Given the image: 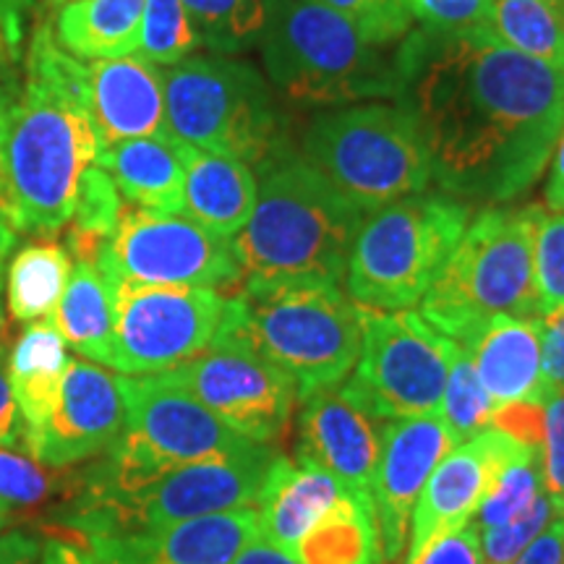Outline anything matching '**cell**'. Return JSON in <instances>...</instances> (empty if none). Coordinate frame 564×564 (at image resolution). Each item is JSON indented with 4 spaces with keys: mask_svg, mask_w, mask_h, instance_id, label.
Masks as SVG:
<instances>
[{
    "mask_svg": "<svg viewBox=\"0 0 564 564\" xmlns=\"http://www.w3.org/2000/svg\"><path fill=\"white\" fill-rule=\"evenodd\" d=\"M398 102L413 112L444 194L507 204L539 183L564 126V74L489 30L408 32Z\"/></svg>",
    "mask_w": 564,
    "mask_h": 564,
    "instance_id": "1",
    "label": "cell"
},
{
    "mask_svg": "<svg viewBox=\"0 0 564 564\" xmlns=\"http://www.w3.org/2000/svg\"><path fill=\"white\" fill-rule=\"evenodd\" d=\"M100 152L84 61L37 21L24 82L0 87V209L19 232L53 238L74 217L79 181Z\"/></svg>",
    "mask_w": 564,
    "mask_h": 564,
    "instance_id": "2",
    "label": "cell"
},
{
    "mask_svg": "<svg viewBox=\"0 0 564 564\" xmlns=\"http://www.w3.org/2000/svg\"><path fill=\"white\" fill-rule=\"evenodd\" d=\"M257 204L230 241L243 282L340 285L366 215L356 209L291 141L257 165Z\"/></svg>",
    "mask_w": 564,
    "mask_h": 564,
    "instance_id": "3",
    "label": "cell"
},
{
    "mask_svg": "<svg viewBox=\"0 0 564 564\" xmlns=\"http://www.w3.org/2000/svg\"><path fill=\"white\" fill-rule=\"evenodd\" d=\"M209 348L262 358L306 400L350 377L361 350V306L329 282H243L225 303Z\"/></svg>",
    "mask_w": 564,
    "mask_h": 564,
    "instance_id": "4",
    "label": "cell"
},
{
    "mask_svg": "<svg viewBox=\"0 0 564 564\" xmlns=\"http://www.w3.org/2000/svg\"><path fill=\"white\" fill-rule=\"evenodd\" d=\"M262 61L274 95L293 108H350L398 100V55L312 0H270Z\"/></svg>",
    "mask_w": 564,
    "mask_h": 564,
    "instance_id": "5",
    "label": "cell"
},
{
    "mask_svg": "<svg viewBox=\"0 0 564 564\" xmlns=\"http://www.w3.org/2000/svg\"><path fill=\"white\" fill-rule=\"evenodd\" d=\"M274 455L270 444H262L241 455L173 465L137 478L112 474L100 463L84 478L63 523L79 535H118L241 510L257 502Z\"/></svg>",
    "mask_w": 564,
    "mask_h": 564,
    "instance_id": "6",
    "label": "cell"
},
{
    "mask_svg": "<svg viewBox=\"0 0 564 564\" xmlns=\"http://www.w3.org/2000/svg\"><path fill=\"white\" fill-rule=\"evenodd\" d=\"M541 212L539 204L518 209L491 204L468 223L421 299V316L436 333L468 350L494 316H539L533 241Z\"/></svg>",
    "mask_w": 564,
    "mask_h": 564,
    "instance_id": "7",
    "label": "cell"
},
{
    "mask_svg": "<svg viewBox=\"0 0 564 564\" xmlns=\"http://www.w3.org/2000/svg\"><path fill=\"white\" fill-rule=\"evenodd\" d=\"M468 223V202L426 192L366 215L345 270L348 299L377 312H411L449 262Z\"/></svg>",
    "mask_w": 564,
    "mask_h": 564,
    "instance_id": "8",
    "label": "cell"
},
{
    "mask_svg": "<svg viewBox=\"0 0 564 564\" xmlns=\"http://www.w3.org/2000/svg\"><path fill=\"white\" fill-rule=\"evenodd\" d=\"M301 154L364 215L423 194L434 162L405 105L366 102L314 116Z\"/></svg>",
    "mask_w": 564,
    "mask_h": 564,
    "instance_id": "9",
    "label": "cell"
},
{
    "mask_svg": "<svg viewBox=\"0 0 564 564\" xmlns=\"http://www.w3.org/2000/svg\"><path fill=\"white\" fill-rule=\"evenodd\" d=\"M165 133L194 150L259 165L288 141L270 82L251 63L188 55L162 70Z\"/></svg>",
    "mask_w": 564,
    "mask_h": 564,
    "instance_id": "10",
    "label": "cell"
},
{
    "mask_svg": "<svg viewBox=\"0 0 564 564\" xmlns=\"http://www.w3.org/2000/svg\"><path fill=\"white\" fill-rule=\"evenodd\" d=\"M449 348L421 314L361 306V350L340 390L379 421L442 413Z\"/></svg>",
    "mask_w": 564,
    "mask_h": 564,
    "instance_id": "11",
    "label": "cell"
},
{
    "mask_svg": "<svg viewBox=\"0 0 564 564\" xmlns=\"http://www.w3.org/2000/svg\"><path fill=\"white\" fill-rule=\"evenodd\" d=\"M126 426L105 453V465L123 476H150L173 465L249 453L246 440L192 394L158 377H123Z\"/></svg>",
    "mask_w": 564,
    "mask_h": 564,
    "instance_id": "12",
    "label": "cell"
},
{
    "mask_svg": "<svg viewBox=\"0 0 564 564\" xmlns=\"http://www.w3.org/2000/svg\"><path fill=\"white\" fill-rule=\"evenodd\" d=\"M108 282L183 285L232 291L243 272L230 241L204 230L186 215L123 209L121 223L95 259Z\"/></svg>",
    "mask_w": 564,
    "mask_h": 564,
    "instance_id": "13",
    "label": "cell"
},
{
    "mask_svg": "<svg viewBox=\"0 0 564 564\" xmlns=\"http://www.w3.org/2000/svg\"><path fill=\"white\" fill-rule=\"evenodd\" d=\"M116 295L112 361L123 377H150L199 356L220 329L228 295L209 288L110 282Z\"/></svg>",
    "mask_w": 564,
    "mask_h": 564,
    "instance_id": "14",
    "label": "cell"
},
{
    "mask_svg": "<svg viewBox=\"0 0 564 564\" xmlns=\"http://www.w3.org/2000/svg\"><path fill=\"white\" fill-rule=\"evenodd\" d=\"M152 377L188 392L232 432L257 444H272L285 432L299 400L291 377L243 350L207 348Z\"/></svg>",
    "mask_w": 564,
    "mask_h": 564,
    "instance_id": "15",
    "label": "cell"
},
{
    "mask_svg": "<svg viewBox=\"0 0 564 564\" xmlns=\"http://www.w3.org/2000/svg\"><path fill=\"white\" fill-rule=\"evenodd\" d=\"M453 447H457V440L442 413L394 419L382 426V449L371 484V502L384 564H394L403 556L415 502L429 476Z\"/></svg>",
    "mask_w": 564,
    "mask_h": 564,
    "instance_id": "16",
    "label": "cell"
},
{
    "mask_svg": "<svg viewBox=\"0 0 564 564\" xmlns=\"http://www.w3.org/2000/svg\"><path fill=\"white\" fill-rule=\"evenodd\" d=\"M126 426L121 373L105 371L87 358H70L51 419L26 447L45 468L105 455Z\"/></svg>",
    "mask_w": 564,
    "mask_h": 564,
    "instance_id": "17",
    "label": "cell"
},
{
    "mask_svg": "<svg viewBox=\"0 0 564 564\" xmlns=\"http://www.w3.org/2000/svg\"><path fill=\"white\" fill-rule=\"evenodd\" d=\"M523 447L525 444L514 442L499 429L486 426L449 449L415 502L405 560L419 554L436 535L470 523L497 470Z\"/></svg>",
    "mask_w": 564,
    "mask_h": 564,
    "instance_id": "18",
    "label": "cell"
},
{
    "mask_svg": "<svg viewBox=\"0 0 564 564\" xmlns=\"http://www.w3.org/2000/svg\"><path fill=\"white\" fill-rule=\"evenodd\" d=\"M301 403L295 463L319 468L348 491L371 497L379 449H382L379 419L345 398L340 387L308 394Z\"/></svg>",
    "mask_w": 564,
    "mask_h": 564,
    "instance_id": "19",
    "label": "cell"
},
{
    "mask_svg": "<svg viewBox=\"0 0 564 564\" xmlns=\"http://www.w3.org/2000/svg\"><path fill=\"white\" fill-rule=\"evenodd\" d=\"M257 535V510L241 507L160 531L79 535V541L100 564H230Z\"/></svg>",
    "mask_w": 564,
    "mask_h": 564,
    "instance_id": "20",
    "label": "cell"
},
{
    "mask_svg": "<svg viewBox=\"0 0 564 564\" xmlns=\"http://www.w3.org/2000/svg\"><path fill=\"white\" fill-rule=\"evenodd\" d=\"M84 87L100 150L126 139L165 133L162 70L139 55L84 61Z\"/></svg>",
    "mask_w": 564,
    "mask_h": 564,
    "instance_id": "21",
    "label": "cell"
},
{
    "mask_svg": "<svg viewBox=\"0 0 564 564\" xmlns=\"http://www.w3.org/2000/svg\"><path fill=\"white\" fill-rule=\"evenodd\" d=\"M494 405L549 400L541 373V316L499 314L468 348Z\"/></svg>",
    "mask_w": 564,
    "mask_h": 564,
    "instance_id": "22",
    "label": "cell"
},
{
    "mask_svg": "<svg viewBox=\"0 0 564 564\" xmlns=\"http://www.w3.org/2000/svg\"><path fill=\"white\" fill-rule=\"evenodd\" d=\"M178 144L183 160V215L217 238L232 241L249 223L257 204V175L241 160Z\"/></svg>",
    "mask_w": 564,
    "mask_h": 564,
    "instance_id": "23",
    "label": "cell"
},
{
    "mask_svg": "<svg viewBox=\"0 0 564 564\" xmlns=\"http://www.w3.org/2000/svg\"><path fill=\"white\" fill-rule=\"evenodd\" d=\"M345 494V486L312 465L274 455L259 489V539L291 554L301 535Z\"/></svg>",
    "mask_w": 564,
    "mask_h": 564,
    "instance_id": "24",
    "label": "cell"
},
{
    "mask_svg": "<svg viewBox=\"0 0 564 564\" xmlns=\"http://www.w3.org/2000/svg\"><path fill=\"white\" fill-rule=\"evenodd\" d=\"M95 165L110 175L133 209L152 215H183V160L167 133L126 139L97 152Z\"/></svg>",
    "mask_w": 564,
    "mask_h": 564,
    "instance_id": "25",
    "label": "cell"
},
{
    "mask_svg": "<svg viewBox=\"0 0 564 564\" xmlns=\"http://www.w3.org/2000/svg\"><path fill=\"white\" fill-rule=\"evenodd\" d=\"M68 364V345L51 319L26 324L9 350V379L24 423V447L51 419Z\"/></svg>",
    "mask_w": 564,
    "mask_h": 564,
    "instance_id": "26",
    "label": "cell"
},
{
    "mask_svg": "<svg viewBox=\"0 0 564 564\" xmlns=\"http://www.w3.org/2000/svg\"><path fill=\"white\" fill-rule=\"evenodd\" d=\"M53 34L82 61H110L137 53L144 0H70L53 9Z\"/></svg>",
    "mask_w": 564,
    "mask_h": 564,
    "instance_id": "27",
    "label": "cell"
},
{
    "mask_svg": "<svg viewBox=\"0 0 564 564\" xmlns=\"http://www.w3.org/2000/svg\"><path fill=\"white\" fill-rule=\"evenodd\" d=\"M51 322L76 356L110 366L112 337H116V295L97 264L74 262L68 285Z\"/></svg>",
    "mask_w": 564,
    "mask_h": 564,
    "instance_id": "28",
    "label": "cell"
},
{
    "mask_svg": "<svg viewBox=\"0 0 564 564\" xmlns=\"http://www.w3.org/2000/svg\"><path fill=\"white\" fill-rule=\"evenodd\" d=\"M291 556L299 564H384L369 494L348 491L301 535Z\"/></svg>",
    "mask_w": 564,
    "mask_h": 564,
    "instance_id": "29",
    "label": "cell"
},
{
    "mask_svg": "<svg viewBox=\"0 0 564 564\" xmlns=\"http://www.w3.org/2000/svg\"><path fill=\"white\" fill-rule=\"evenodd\" d=\"M74 259L66 243L40 238L21 246L6 274L9 312L17 324L51 319L66 291Z\"/></svg>",
    "mask_w": 564,
    "mask_h": 564,
    "instance_id": "30",
    "label": "cell"
},
{
    "mask_svg": "<svg viewBox=\"0 0 564 564\" xmlns=\"http://www.w3.org/2000/svg\"><path fill=\"white\" fill-rule=\"evenodd\" d=\"M489 32L512 51L564 74V13L546 0H494Z\"/></svg>",
    "mask_w": 564,
    "mask_h": 564,
    "instance_id": "31",
    "label": "cell"
},
{
    "mask_svg": "<svg viewBox=\"0 0 564 564\" xmlns=\"http://www.w3.org/2000/svg\"><path fill=\"white\" fill-rule=\"evenodd\" d=\"M123 209V196L116 183L100 165L91 162L79 181L74 217L68 223L66 249L70 259L95 264L97 253L110 241L118 223H121Z\"/></svg>",
    "mask_w": 564,
    "mask_h": 564,
    "instance_id": "32",
    "label": "cell"
},
{
    "mask_svg": "<svg viewBox=\"0 0 564 564\" xmlns=\"http://www.w3.org/2000/svg\"><path fill=\"white\" fill-rule=\"evenodd\" d=\"M196 37L217 55L251 51L262 42L270 0H181Z\"/></svg>",
    "mask_w": 564,
    "mask_h": 564,
    "instance_id": "33",
    "label": "cell"
},
{
    "mask_svg": "<svg viewBox=\"0 0 564 564\" xmlns=\"http://www.w3.org/2000/svg\"><path fill=\"white\" fill-rule=\"evenodd\" d=\"M494 411H497V405H494L489 392L484 390L481 379H478L474 358L463 345L453 340L447 384H444L442 398V419L447 421L457 444L489 426Z\"/></svg>",
    "mask_w": 564,
    "mask_h": 564,
    "instance_id": "34",
    "label": "cell"
},
{
    "mask_svg": "<svg viewBox=\"0 0 564 564\" xmlns=\"http://www.w3.org/2000/svg\"><path fill=\"white\" fill-rule=\"evenodd\" d=\"M544 491L541 476V453L533 447H523L497 470L494 481L478 507V528H494L512 523L531 507L539 494Z\"/></svg>",
    "mask_w": 564,
    "mask_h": 564,
    "instance_id": "35",
    "label": "cell"
},
{
    "mask_svg": "<svg viewBox=\"0 0 564 564\" xmlns=\"http://www.w3.org/2000/svg\"><path fill=\"white\" fill-rule=\"evenodd\" d=\"M202 42L181 0H144L137 53L152 66H175Z\"/></svg>",
    "mask_w": 564,
    "mask_h": 564,
    "instance_id": "36",
    "label": "cell"
},
{
    "mask_svg": "<svg viewBox=\"0 0 564 564\" xmlns=\"http://www.w3.org/2000/svg\"><path fill=\"white\" fill-rule=\"evenodd\" d=\"M533 280L539 316L564 308V212H541L533 241Z\"/></svg>",
    "mask_w": 564,
    "mask_h": 564,
    "instance_id": "37",
    "label": "cell"
},
{
    "mask_svg": "<svg viewBox=\"0 0 564 564\" xmlns=\"http://www.w3.org/2000/svg\"><path fill=\"white\" fill-rule=\"evenodd\" d=\"M348 19L373 45L392 47L413 30L405 0H312Z\"/></svg>",
    "mask_w": 564,
    "mask_h": 564,
    "instance_id": "38",
    "label": "cell"
},
{
    "mask_svg": "<svg viewBox=\"0 0 564 564\" xmlns=\"http://www.w3.org/2000/svg\"><path fill=\"white\" fill-rule=\"evenodd\" d=\"M554 502L549 499L546 491L539 494V499L528 507V510L514 518L512 523L494 525V528H478L481 535V554L484 564H512L528 546L533 544V539L556 518Z\"/></svg>",
    "mask_w": 564,
    "mask_h": 564,
    "instance_id": "39",
    "label": "cell"
},
{
    "mask_svg": "<svg viewBox=\"0 0 564 564\" xmlns=\"http://www.w3.org/2000/svg\"><path fill=\"white\" fill-rule=\"evenodd\" d=\"M53 489L51 476L40 468L32 455H21L17 449L0 447V507L40 505Z\"/></svg>",
    "mask_w": 564,
    "mask_h": 564,
    "instance_id": "40",
    "label": "cell"
},
{
    "mask_svg": "<svg viewBox=\"0 0 564 564\" xmlns=\"http://www.w3.org/2000/svg\"><path fill=\"white\" fill-rule=\"evenodd\" d=\"M413 19L432 32L489 30L494 0H405Z\"/></svg>",
    "mask_w": 564,
    "mask_h": 564,
    "instance_id": "41",
    "label": "cell"
},
{
    "mask_svg": "<svg viewBox=\"0 0 564 564\" xmlns=\"http://www.w3.org/2000/svg\"><path fill=\"white\" fill-rule=\"evenodd\" d=\"M544 442H541V476L554 510L564 514V390L544 403Z\"/></svg>",
    "mask_w": 564,
    "mask_h": 564,
    "instance_id": "42",
    "label": "cell"
},
{
    "mask_svg": "<svg viewBox=\"0 0 564 564\" xmlns=\"http://www.w3.org/2000/svg\"><path fill=\"white\" fill-rule=\"evenodd\" d=\"M403 564H484L478 525L470 520V523L455 528V531L436 535Z\"/></svg>",
    "mask_w": 564,
    "mask_h": 564,
    "instance_id": "43",
    "label": "cell"
},
{
    "mask_svg": "<svg viewBox=\"0 0 564 564\" xmlns=\"http://www.w3.org/2000/svg\"><path fill=\"white\" fill-rule=\"evenodd\" d=\"M544 405L541 403H510L497 408L491 415L489 426L499 429L514 442L525 444L541 453V442H544Z\"/></svg>",
    "mask_w": 564,
    "mask_h": 564,
    "instance_id": "44",
    "label": "cell"
},
{
    "mask_svg": "<svg viewBox=\"0 0 564 564\" xmlns=\"http://www.w3.org/2000/svg\"><path fill=\"white\" fill-rule=\"evenodd\" d=\"M541 373L549 398L564 390V308L541 316Z\"/></svg>",
    "mask_w": 564,
    "mask_h": 564,
    "instance_id": "45",
    "label": "cell"
},
{
    "mask_svg": "<svg viewBox=\"0 0 564 564\" xmlns=\"http://www.w3.org/2000/svg\"><path fill=\"white\" fill-rule=\"evenodd\" d=\"M0 447H24V423L9 379V348H0Z\"/></svg>",
    "mask_w": 564,
    "mask_h": 564,
    "instance_id": "46",
    "label": "cell"
},
{
    "mask_svg": "<svg viewBox=\"0 0 564 564\" xmlns=\"http://www.w3.org/2000/svg\"><path fill=\"white\" fill-rule=\"evenodd\" d=\"M512 564H564V514H556Z\"/></svg>",
    "mask_w": 564,
    "mask_h": 564,
    "instance_id": "47",
    "label": "cell"
},
{
    "mask_svg": "<svg viewBox=\"0 0 564 564\" xmlns=\"http://www.w3.org/2000/svg\"><path fill=\"white\" fill-rule=\"evenodd\" d=\"M34 0H0V37L11 63L21 61V42H24V24L30 17Z\"/></svg>",
    "mask_w": 564,
    "mask_h": 564,
    "instance_id": "48",
    "label": "cell"
},
{
    "mask_svg": "<svg viewBox=\"0 0 564 564\" xmlns=\"http://www.w3.org/2000/svg\"><path fill=\"white\" fill-rule=\"evenodd\" d=\"M42 544L24 531L0 533V564H40Z\"/></svg>",
    "mask_w": 564,
    "mask_h": 564,
    "instance_id": "49",
    "label": "cell"
},
{
    "mask_svg": "<svg viewBox=\"0 0 564 564\" xmlns=\"http://www.w3.org/2000/svg\"><path fill=\"white\" fill-rule=\"evenodd\" d=\"M40 564H100L82 541L47 539L42 544Z\"/></svg>",
    "mask_w": 564,
    "mask_h": 564,
    "instance_id": "50",
    "label": "cell"
},
{
    "mask_svg": "<svg viewBox=\"0 0 564 564\" xmlns=\"http://www.w3.org/2000/svg\"><path fill=\"white\" fill-rule=\"evenodd\" d=\"M544 199L552 212H564V126L560 139H556L552 160H549V181L544 188Z\"/></svg>",
    "mask_w": 564,
    "mask_h": 564,
    "instance_id": "51",
    "label": "cell"
},
{
    "mask_svg": "<svg viewBox=\"0 0 564 564\" xmlns=\"http://www.w3.org/2000/svg\"><path fill=\"white\" fill-rule=\"evenodd\" d=\"M230 564H299L291 554L282 552V549L272 546L270 541L253 539L251 544L243 546V552L236 556Z\"/></svg>",
    "mask_w": 564,
    "mask_h": 564,
    "instance_id": "52",
    "label": "cell"
},
{
    "mask_svg": "<svg viewBox=\"0 0 564 564\" xmlns=\"http://www.w3.org/2000/svg\"><path fill=\"white\" fill-rule=\"evenodd\" d=\"M19 243V230L13 228V223L6 217V212L0 209V267L6 264L9 253L17 249Z\"/></svg>",
    "mask_w": 564,
    "mask_h": 564,
    "instance_id": "53",
    "label": "cell"
},
{
    "mask_svg": "<svg viewBox=\"0 0 564 564\" xmlns=\"http://www.w3.org/2000/svg\"><path fill=\"white\" fill-rule=\"evenodd\" d=\"M3 291H6V264L0 267V348H6V314H3Z\"/></svg>",
    "mask_w": 564,
    "mask_h": 564,
    "instance_id": "54",
    "label": "cell"
},
{
    "mask_svg": "<svg viewBox=\"0 0 564 564\" xmlns=\"http://www.w3.org/2000/svg\"><path fill=\"white\" fill-rule=\"evenodd\" d=\"M9 53H6V45H3V37H0V87L6 84V66H9Z\"/></svg>",
    "mask_w": 564,
    "mask_h": 564,
    "instance_id": "55",
    "label": "cell"
},
{
    "mask_svg": "<svg viewBox=\"0 0 564 564\" xmlns=\"http://www.w3.org/2000/svg\"><path fill=\"white\" fill-rule=\"evenodd\" d=\"M546 3H552L556 11H562V13H564V0H546Z\"/></svg>",
    "mask_w": 564,
    "mask_h": 564,
    "instance_id": "56",
    "label": "cell"
},
{
    "mask_svg": "<svg viewBox=\"0 0 564 564\" xmlns=\"http://www.w3.org/2000/svg\"><path fill=\"white\" fill-rule=\"evenodd\" d=\"M63 3H70V0H51L53 9H58V6H63Z\"/></svg>",
    "mask_w": 564,
    "mask_h": 564,
    "instance_id": "57",
    "label": "cell"
},
{
    "mask_svg": "<svg viewBox=\"0 0 564 564\" xmlns=\"http://www.w3.org/2000/svg\"><path fill=\"white\" fill-rule=\"evenodd\" d=\"M9 518V510H3V507H0V520H6Z\"/></svg>",
    "mask_w": 564,
    "mask_h": 564,
    "instance_id": "58",
    "label": "cell"
},
{
    "mask_svg": "<svg viewBox=\"0 0 564 564\" xmlns=\"http://www.w3.org/2000/svg\"><path fill=\"white\" fill-rule=\"evenodd\" d=\"M6 520H9V518H6ZM6 520H0V533H3V528H6Z\"/></svg>",
    "mask_w": 564,
    "mask_h": 564,
    "instance_id": "59",
    "label": "cell"
}]
</instances>
